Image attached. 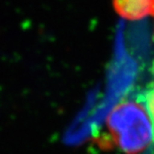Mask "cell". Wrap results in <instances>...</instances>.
<instances>
[{"label": "cell", "instance_id": "6da1fadb", "mask_svg": "<svg viewBox=\"0 0 154 154\" xmlns=\"http://www.w3.org/2000/svg\"><path fill=\"white\" fill-rule=\"evenodd\" d=\"M109 143L125 154H140L153 141V127L143 103L123 100L113 107L106 122Z\"/></svg>", "mask_w": 154, "mask_h": 154}, {"label": "cell", "instance_id": "7a4b0ae2", "mask_svg": "<svg viewBox=\"0 0 154 154\" xmlns=\"http://www.w3.org/2000/svg\"><path fill=\"white\" fill-rule=\"evenodd\" d=\"M114 12L129 22L154 19V0H111Z\"/></svg>", "mask_w": 154, "mask_h": 154}, {"label": "cell", "instance_id": "3957f363", "mask_svg": "<svg viewBox=\"0 0 154 154\" xmlns=\"http://www.w3.org/2000/svg\"><path fill=\"white\" fill-rule=\"evenodd\" d=\"M143 104L148 112L153 127V141H154V83L149 85L143 94Z\"/></svg>", "mask_w": 154, "mask_h": 154}]
</instances>
